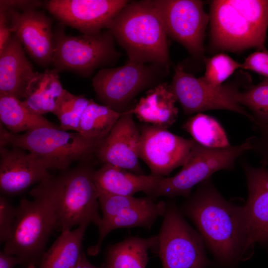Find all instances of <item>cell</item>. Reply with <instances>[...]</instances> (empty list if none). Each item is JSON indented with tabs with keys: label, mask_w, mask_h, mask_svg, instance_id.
I'll use <instances>...</instances> for the list:
<instances>
[{
	"label": "cell",
	"mask_w": 268,
	"mask_h": 268,
	"mask_svg": "<svg viewBox=\"0 0 268 268\" xmlns=\"http://www.w3.org/2000/svg\"><path fill=\"white\" fill-rule=\"evenodd\" d=\"M189 198L183 212L194 222L217 259L229 265L241 259L250 248L244 206L226 201L209 178L201 183Z\"/></svg>",
	"instance_id": "obj_1"
},
{
	"label": "cell",
	"mask_w": 268,
	"mask_h": 268,
	"mask_svg": "<svg viewBox=\"0 0 268 268\" xmlns=\"http://www.w3.org/2000/svg\"><path fill=\"white\" fill-rule=\"evenodd\" d=\"M33 200H21L11 234L3 251L19 257L22 265H39L52 231L57 227L58 198L55 176L32 189Z\"/></svg>",
	"instance_id": "obj_2"
},
{
	"label": "cell",
	"mask_w": 268,
	"mask_h": 268,
	"mask_svg": "<svg viewBox=\"0 0 268 268\" xmlns=\"http://www.w3.org/2000/svg\"><path fill=\"white\" fill-rule=\"evenodd\" d=\"M107 29L129 60L170 66L168 35L151 0L130 1Z\"/></svg>",
	"instance_id": "obj_3"
},
{
	"label": "cell",
	"mask_w": 268,
	"mask_h": 268,
	"mask_svg": "<svg viewBox=\"0 0 268 268\" xmlns=\"http://www.w3.org/2000/svg\"><path fill=\"white\" fill-rule=\"evenodd\" d=\"M212 42L218 48L264 49L268 0H217L210 6Z\"/></svg>",
	"instance_id": "obj_4"
},
{
	"label": "cell",
	"mask_w": 268,
	"mask_h": 268,
	"mask_svg": "<svg viewBox=\"0 0 268 268\" xmlns=\"http://www.w3.org/2000/svg\"><path fill=\"white\" fill-rule=\"evenodd\" d=\"M102 141L85 138L78 132L42 127L22 134L9 132L0 124V147L11 144L33 154L47 169L66 170L73 162L89 159Z\"/></svg>",
	"instance_id": "obj_5"
},
{
	"label": "cell",
	"mask_w": 268,
	"mask_h": 268,
	"mask_svg": "<svg viewBox=\"0 0 268 268\" xmlns=\"http://www.w3.org/2000/svg\"><path fill=\"white\" fill-rule=\"evenodd\" d=\"M54 33L55 50L52 65L59 72L70 71L83 77L97 69L115 64L120 57L115 40L107 29L93 34H67L60 23Z\"/></svg>",
	"instance_id": "obj_6"
},
{
	"label": "cell",
	"mask_w": 268,
	"mask_h": 268,
	"mask_svg": "<svg viewBox=\"0 0 268 268\" xmlns=\"http://www.w3.org/2000/svg\"><path fill=\"white\" fill-rule=\"evenodd\" d=\"M252 149V137L239 145L224 148L207 147L195 141L181 170L173 177H161L147 195L152 198H189L194 186L219 170L234 169L237 159Z\"/></svg>",
	"instance_id": "obj_7"
},
{
	"label": "cell",
	"mask_w": 268,
	"mask_h": 268,
	"mask_svg": "<svg viewBox=\"0 0 268 268\" xmlns=\"http://www.w3.org/2000/svg\"><path fill=\"white\" fill-rule=\"evenodd\" d=\"M169 66L129 60L124 65L100 69L92 79L97 99L122 113L140 92L163 82Z\"/></svg>",
	"instance_id": "obj_8"
},
{
	"label": "cell",
	"mask_w": 268,
	"mask_h": 268,
	"mask_svg": "<svg viewBox=\"0 0 268 268\" xmlns=\"http://www.w3.org/2000/svg\"><path fill=\"white\" fill-rule=\"evenodd\" d=\"M94 170L89 165H82L55 176L57 227L61 232L83 223L100 225V191L93 179Z\"/></svg>",
	"instance_id": "obj_9"
},
{
	"label": "cell",
	"mask_w": 268,
	"mask_h": 268,
	"mask_svg": "<svg viewBox=\"0 0 268 268\" xmlns=\"http://www.w3.org/2000/svg\"><path fill=\"white\" fill-rule=\"evenodd\" d=\"M162 268H206L203 240L182 216L173 202L167 204L157 235Z\"/></svg>",
	"instance_id": "obj_10"
},
{
	"label": "cell",
	"mask_w": 268,
	"mask_h": 268,
	"mask_svg": "<svg viewBox=\"0 0 268 268\" xmlns=\"http://www.w3.org/2000/svg\"><path fill=\"white\" fill-rule=\"evenodd\" d=\"M174 69L170 86L186 114L210 110H227L242 115L253 122L251 114L236 99L238 91L236 87L227 85L213 87L201 77L197 78L186 71L181 65Z\"/></svg>",
	"instance_id": "obj_11"
},
{
	"label": "cell",
	"mask_w": 268,
	"mask_h": 268,
	"mask_svg": "<svg viewBox=\"0 0 268 268\" xmlns=\"http://www.w3.org/2000/svg\"><path fill=\"white\" fill-rule=\"evenodd\" d=\"M167 35L181 44L192 55L201 56L208 20L202 2L197 0H151Z\"/></svg>",
	"instance_id": "obj_12"
},
{
	"label": "cell",
	"mask_w": 268,
	"mask_h": 268,
	"mask_svg": "<svg viewBox=\"0 0 268 268\" xmlns=\"http://www.w3.org/2000/svg\"><path fill=\"white\" fill-rule=\"evenodd\" d=\"M139 130V158L155 176L164 177L182 166L195 142L148 124L142 125Z\"/></svg>",
	"instance_id": "obj_13"
},
{
	"label": "cell",
	"mask_w": 268,
	"mask_h": 268,
	"mask_svg": "<svg viewBox=\"0 0 268 268\" xmlns=\"http://www.w3.org/2000/svg\"><path fill=\"white\" fill-rule=\"evenodd\" d=\"M127 0H50L45 6L61 24L81 34H93L107 29Z\"/></svg>",
	"instance_id": "obj_14"
},
{
	"label": "cell",
	"mask_w": 268,
	"mask_h": 268,
	"mask_svg": "<svg viewBox=\"0 0 268 268\" xmlns=\"http://www.w3.org/2000/svg\"><path fill=\"white\" fill-rule=\"evenodd\" d=\"M0 10L6 14L12 34L30 58L43 67L52 65L55 38L52 18L38 9L23 12Z\"/></svg>",
	"instance_id": "obj_15"
},
{
	"label": "cell",
	"mask_w": 268,
	"mask_h": 268,
	"mask_svg": "<svg viewBox=\"0 0 268 268\" xmlns=\"http://www.w3.org/2000/svg\"><path fill=\"white\" fill-rule=\"evenodd\" d=\"M133 115L128 107L122 113L108 135L100 143L96 154L104 164L142 174L139 162L140 132Z\"/></svg>",
	"instance_id": "obj_16"
},
{
	"label": "cell",
	"mask_w": 268,
	"mask_h": 268,
	"mask_svg": "<svg viewBox=\"0 0 268 268\" xmlns=\"http://www.w3.org/2000/svg\"><path fill=\"white\" fill-rule=\"evenodd\" d=\"M0 190L3 195H18L51 176L33 154L21 148L0 147Z\"/></svg>",
	"instance_id": "obj_17"
},
{
	"label": "cell",
	"mask_w": 268,
	"mask_h": 268,
	"mask_svg": "<svg viewBox=\"0 0 268 268\" xmlns=\"http://www.w3.org/2000/svg\"><path fill=\"white\" fill-rule=\"evenodd\" d=\"M248 189V197L244 205L249 232L250 247L266 241L264 230L268 227V169L243 162Z\"/></svg>",
	"instance_id": "obj_18"
},
{
	"label": "cell",
	"mask_w": 268,
	"mask_h": 268,
	"mask_svg": "<svg viewBox=\"0 0 268 268\" xmlns=\"http://www.w3.org/2000/svg\"><path fill=\"white\" fill-rule=\"evenodd\" d=\"M25 52L20 42L12 34L0 52V95L24 100L30 83L38 73Z\"/></svg>",
	"instance_id": "obj_19"
},
{
	"label": "cell",
	"mask_w": 268,
	"mask_h": 268,
	"mask_svg": "<svg viewBox=\"0 0 268 268\" xmlns=\"http://www.w3.org/2000/svg\"><path fill=\"white\" fill-rule=\"evenodd\" d=\"M176 102L170 84L163 82L147 90L130 111L146 124L167 130L178 118Z\"/></svg>",
	"instance_id": "obj_20"
},
{
	"label": "cell",
	"mask_w": 268,
	"mask_h": 268,
	"mask_svg": "<svg viewBox=\"0 0 268 268\" xmlns=\"http://www.w3.org/2000/svg\"><path fill=\"white\" fill-rule=\"evenodd\" d=\"M93 176L99 191L131 196L140 191L147 195L163 177L137 174L109 164H104L98 170H94Z\"/></svg>",
	"instance_id": "obj_21"
},
{
	"label": "cell",
	"mask_w": 268,
	"mask_h": 268,
	"mask_svg": "<svg viewBox=\"0 0 268 268\" xmlns=\"http://www.w3.org/2000/svg\"><path fill=\"white\" fill-rule=\"evenodd\" d=\"M166 208L165 202H155L149 197L147 201L141 205L125 209L110 218L102 219L98 227L99 239L96 245L88 248V254H98L103 240L110 232L116 229L143 227L149 229L158 217L164 216Z\"/></svg>",
	"instance_id": "obj_22"
},
{
	"label": "cell",
	"mask_w": 268,
	"mask_h": 268,
	"mask_svg": "<svg viewBox=\"0 0 268 268\" xmlns=\"http://www.w3.org/2000/svg\"><path fill=\"white\" fill-rule=\"evenodd\" d=\"M55 68L38 72L31 80L22 102L33 113L40 116L54 112L65 89Z\"/></svg>",
	"instance_id": "obj_23"
},
{
	"label": "cell",
	"mask_w": 268,
	"mask_h": 268,
	"mask_svg": "<svg viewBox=\"0 0 268 268\" xmlns=\"http://www.w3.org/2000/svg\"><path fill=\"white\" fill-rule=\"evenodd\" d=\"M88 225L83 223L75 230L61 232L50 248L44 252L39 268H73L82 252V241Z\"/></svg>",
	"instance_id": "obj_24"
},
{
	"label": "cell",
	"mask_w": 268,
	"mask_h": 268,
	"mask_svg": "<svg viewBox=\"0 0 268 268\" xmlns=\"http://www.w3.org/2000/svg\"><path fill=\"white\" fill-rule=\"evenodd\" d=\"M158 236L148 238L132 237L111 247L108 251L105 268H146L148 251L157 248Z\"/></svg>",
	"instance_id": "obj_25"
},
{
	"label": "cell",
	"mask_w": 268,
	"mask_h": 268,
	"mask_svg": "<svg viewBox=\"0 0 268 268\" xmlns=\"http://www.w3.org/2000/svg\"><path fill=\"white\" fill-rule=\"evenodd\" d=\"M0 120L2 125L14 134L42 127H58L43 116L32 112L22 100L4 95H0Z\"/></svg>",
	"instance_id": "obj_26"
},
{
	"label": "cell",
	"mask_w": 268,
	"mask_h": 268,
	"mask_svg": "<svg viewBox=\"0 0 268 268\" xmlns=\"http://www.w3.org/2000/svg\"><path fill=\"white\" fill-rule=\"evenodd\" d=\"M121 115L109 107L90 99L81 117L78 133L89 139L103 141Z\"/></svg>",
	"instance_id": "obj_27"
},
{
	"label": "cell",
	"mask_w": 268,
	"mask_h": 268,
	"mask_svg": "<svg viewBox=\"0 0 268 268\" xmlns=\"http://www.w3.org/2000/svg\"><path fill=\"white\" fill-rule=\"evenodd\" d=\"M183 128L200 144L210 148H224L230 145L222 127L214 118L198 113L188 119Z\"/></svg>",
	"instance_id": "obj_28"
},
{
	"label": "cell",
	"mask_w": 268,
	"mask_h": 268,
	"mask_svg": "<svg viewBox=\"0 0 268 268\" xmlns=\"http://www.w3.org/2000/svg\"><path fill=\"white\" fill-rule=\"evenodd\" d=\"M90 100L84 95H74L65 89L53 112L60 121L59 128L78 132L81 117Z\"/></svg>",
	"instance_id": "obj_29"
},
{
	"label": "cell",
	"mask_w": 268,
	"mask_h": 268,
	"mask_svg": "<svg viewBox=\"0 0 268 268\" xmlns=\"http://www.w3.org/2000/svg\"><path fill=\"white\" fill-rule=\"evenodd\" d=\"M238 103L251 111L254 124H268V78L236 94Z\"/></svg>",
	"instance_id": "obj_30"
},
{
	"label": "cell",
	"mask_w": 268,
	"mask_h": 268,
	"mask_svg": "<svg viewBox=\"0 0 268 268\" xmlns=\"http://www.w3.org/2000/svg\"><path fill=\"white\" fill-rule=\"evenodd\" d=\"M205 72L202 79L207 84L219 87L235 71L241 67V64L224 54H217L206 61Z\"/></svg>",
	"instance_id": "obj_31"
},
{
	"label": "cell",
	"mask_w": 268,
	"mask_h": 268,
	"mask_svg": "<svg viewBox=\"0 0 268 268\" xmlns=\"http://www.w3.org/2000/svg\"><path fill=\"white\" fill-rule=\"evenodd\" d=\"M99 191V203L102 219L113 217L125 209L141 205L149 198L117 195Z\"/></svg>",
	"instance_id": "obj_32"
},
{
	"label": "cell",
	"mask_w": 268,
	"mask_h": 268,
	"mask_svg": "<svg viewBox=\"0 0 268 268\" xmlns=\"http://www.w3.org/2000/svg\"><path fill=\"white\" fill-rule=\"evenodd\" d=\"M17 213L14 207L3 196L0 197V241L5 243L9 238Z\"/></svg>",
	"instance_id": "obj_33"
},
{
	"label": "cell",
	"mask_w": 268,
	"mask_h": 268,
	"mask_svg": "<svg viewBox=\"0 0 268 268\" xmlns=\"http://www.w3.org/2000/svg\"><path fill=\"white\" fill-rule=\"evenodd\" d=\"M259 133L252 137V149L260 157L263 165H268V124H254Z\"/></svg>",
	"instance_id": "obj_34"
},
{
	"label": "cell",
	"mask_w": 268,
	"mask_h": 268,
	"mask_svg": "<svg viewBox=\"0 0 268 268\" xmlns=\"http://www.w3.org/2000/svg\"><path fill=\"white\" fill-rule=\"evenodd\" d=\"M240 68L254 71L268 78V52L263 50L252 53L241 64Z\"/></svg>",
	"instance_id": "obj_35"
},
{
	"label": "cell",
	"mask_w": 268,
	"mask_h": 268,
	"mask_svg": "<svg viewBox=\"0 0 268 268\" xmlns=\"http://www.w3.org/2000/svg\"><path fill=\"white\" fill-rule=\"evenodd\" d=\"M44 2L37 0H0V9L23 12L32 9H38Z\"/></svg>",
	"instance_id": "obj_36"
},
{
	"label": "cell",
	"mask_w": 268,
	"mask_h": 268,
	"mask_svg": "<svg viewBox=\"0 0 268 268\" xmlns=\"http://www.w3.org/2000/svg\"><path fill=\"white\" fill-rule=\"evenodd\" d=\"M11 24L6 14L0 10V52H1L12 35Z\"/></svg>",
	"instance_id": "obj_37"
},
{
	"label": "cell",
	"mask_w": 268,
	"mask_h": 268,
	"mask_svg": "<svg viewBox=\"0 0 268 268\" xmlns=\"http://www.w3.org/2000/svg\"><path fill=\"white\" fill-rule=\"evenodd\" d=\"M17 265H22L21 259L17 256L8 254L3 250L0 252V268H13Z\"/></svg>",
	"instance_id": "obj_38"
},
{
	"label": "cell",
	"mask_w": 268,
	"mask_h": 268,
	"mask_svg": "<svg viewBox=\"0 0 268 268\" xmlns=\"http://www.w3.org/2000/svg\"><path fill=\"white\" fill-rule=\"evenodd\" d=\"M73 268H99L92 265L86 258L84 253L82 251L80 258Z\"/></svg>",
	"instance_id": "obj_39"
},
{
	"label": "cell",
	"mask_w": 268,
	"mask_h": 268,
	"mask_svg": "<svg viewBox=\"0 0 268 268\" xmlns=\"http://www.w3.org/2000/svg\"><path fill=\"white\" fill-rule=\"evenodd\" d=\"M264 232L266 240H267L268 239V227L265 229Z\"/></svg>",
	"instance_id": "obj_40"
},
{
	"label": "cell",
	"mask_w": 268,
	"mask_h": 268,
	"mask_svg": "<svg viewBox=\"0 0 268 268\" xmlns=\"http://www.w3.org/2000/svg\"><path fill=\"white\" fill-rule=\"evenodd\" d=\"M27 268H36V266L33 264H30L27 267Z\"/></svg>",
	"instance_id": "obj_41"
},
{
	"label": "cell",
	"mask_w": 268,
	"mask_h": 268,
	"mask_svg": "<svg viewBox=\"0 0 268 268\" xmlns=\"http://www.w3.org/2000/svg\"></svg>",
	"instance_id": "obj_42"
}]
</instances>
